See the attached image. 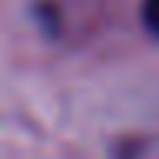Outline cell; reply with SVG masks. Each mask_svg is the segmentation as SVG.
<instances>
[{
    "label": "cell",
    "instance_id": "cell-1",
    "mask_svg": "<svg viewBox=\"0 0 159 159\" xmlns=\"http://www.w3.org/2000/svg\"><path fill=\"white\" fill-rule=\"evenodd\" d=\"M142 17H146V27H149L152 34H159V0H146Z\"/></svg>",
    "mask_w": 159,
    "mask_h": 159
}]
</instances>
